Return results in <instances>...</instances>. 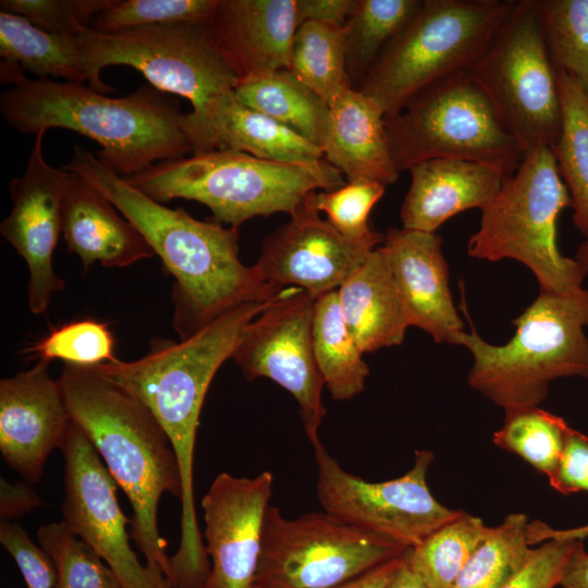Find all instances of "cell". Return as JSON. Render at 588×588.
<instances>
[{
	"instance_id": "obj_8",
	"label": "cell",
	"mask_w": 588,
	"mask_h": 588,
	"mask_svg": "<svg viewBox=\"0 0 588 588\" xmlns=\"http://www.w3.org/2000/svg\"><path fill=\"white\" fill-rule=\"evenodd\" d=\"M571 207L550 147L526 152L517 170L502 180L495 197L481 210L467 254L491 262L514 259L532 271L539 291L572 295L580 292L587 273L575 258L561 254L558 218Z\"/></svg>"
},
{
	"instance_id": "obj_21",
	"label": "cell",
	"mask_w": 588,
	"mask_h": 588,
	"mask_svg": "<svg viewBox=\"0 0 588 588\" xmlns=\"http://www.w3.org/2000/svg\"><path fill=\"white\" fill-rule=\"evenodd\" d=\"M208 29L238 78L289 68L296 0H217Z\"/></svg>"
},
{
	"instance_id": "obj_23",
	"label": "cell",
	"mask_w": 588,
	"mask_h": 588,
	"mask_svg": "<svg viewBox=\"0 0 588 588\" xmlns=\"http://www.w3.org/2000/svg\"><path fill=\"white\" fill-rule=\"evenodd\" d=\"M400 210L402 228L436 232L450 218L482 210L498 194L504 175L479 162L437 158L413 166Z\"/></svg>"
},
{
	"instance_id": "obj_37",
	"label": "cell",
	"mask_w": 588,
	"mask_h": 588,
	"mask_svg": "<svg viewBox=\"0 0 588 588\" xmlns=\"http://www.w3.org/2000/svg\"><path fill=\"white\" fill-rule=\"evenodd\" d=\"M57 569L54 588H121L110 566L62 520L37 530Z\"/></svg>"
},
{
	"instance_id": "obj_46",
	"label": "cell",
	"mask_w": 588,
	"mask_h": 588,
	"mask_svg": "<svg viewBox=\"0 0 588 588\" xmlns=\"http://www.w3.org/2000/svg\"><path fill=\"white\" fill-rule=\"evenodd\" d=\"M299 26L306 22L343 26L354 0H296Z\"/></svg>"
},
{
	"instance_id": "obj_50",
	"label": "cell",
	"mask_w": 588,
	"mask_h": 588,
	"mask_svg": "<svg viewBox=\"0 0 588 588\" xmlns=\"http://www.w3.org/2000/svg\"><path fill=\"white\" fill-rule=\"evenodd\" d=\"M408 554V553H407ZM387 588H429L407 565V559Z\"/></svg>"
},
{
	"instance_id": "obj_43",
	"label": "cell",
	"mask_w": 588,
	"mask_h": 588,
	"mask_svg": "<svg viewBox=\"0 0 588 588\" xmlns=\"http://www.w3.org/2000/svg\"><path fill=\"white\" fill-rule=\"evenodd\" d=\"M580 540L551 539L532 551L518 573L501 588H555Z\"/></svg>"
},
{
	"instance_id": "obj_22",
	"label": "cell",
	"mask_w": 588,
	"mask_h": 588,
	"mask_svg": "<svg viewBox=\"0 0 588 588\" xmlns=\"http://www.w3.org/2000/svg\"><path fill=\"white\" fill-rule=\"evenodd\" d=\"M184 131L193 154L233 150L282 162L324 159L321 147L241 102L234 90L185 113Z\"/></svg>"
},
{
	"instance_id": "obj_48",
	"label": "cell",
	"mask_w": 588,
	"mask_h": 588,
	"mask_svg": "<svg viewBox=\"0 0 588 588\" xmlns=\"http://www.w3.org/2000/svg\"><path fill=\"white\" fill-rule=\"evenodd\" d=\"M560 586L562 588H588V552L583 540L572 552Z\"/></svg>"
},
{
	"instance_id": "obj_15",
	"label": "cell",
	"mask_w": 588,
	"mask_h": 588,
	"mask_svg": "<svg viewBox=\"0 0 588 588\" xmlns=\"http://www.w3.org/2000/svg\"><path fill=\"white\" fill-rule=\"evenodd\" d=\"M60 451L64 458L63 522L110 566L121 588H171L163 575L139 562L126 529L132 519L117 498L118 483L72 421Z\"/></svg>"
},
{
	"instance_id": "obj_25",
	"label": "cell",
	"mask_w": 588,
	"mask_h": 588,
	"mask_svg": "<svg viewBox=\"0 0 588 588\" xmlns=\"http://www.w3.org/2000/svg\"><path fill=\"white\" fill-rule=\"evenodd\" d=\"M322 150L324 159L346 181L371 180L384 186L400 175L396 170L380 106L360 90L348 87L329 103Z\"/></svg>"
},
{
	"instance_id": "obj_24",
	"label": "cell",
	"mask_w": 588,
	"mask_h": 588,
	"mask_svg": "<svg viewBox=\"0 0 588 588\" xmlns=\"http://www.w3.org/2000/svg\"><path fill=\"white\" fill-rule=\"evenodd\" d=\"M71 173L63 203L62 235L85 269L95 262L105 268H124L156 256L140 232L118 213L109 199Z\"/></svg>"
},
{
	"instance_id": "obj_7",
	"label": "cell",
	"mask_w": 588,
	"mask_h": 588,
	"mask_svg": "<svg viewBox=\"0 0 588 588\" xmlns=\"http://www.w3.org/2000/svg\"><path fill=\"white\" fill-rule=\"evenodd\" d=\"M516 1L424 0L356 88L385 117L427 88L468 72Z\"/></svg>"
},
{
	"instance_id": "obj_4",
	"label": "cell",
	"mask_w": 588,
	"mask_h": 588,
	"mask_svg": "<svg viewBox=\"0 0 588 588\" xmlns=\"http://www.w3.org/2000/svg\"><path fill=\"white\" fill-rule=\"evenodd\" d=\"M272 299L242 304L177 343L159 341L136 360L95 366L102 377L139 399L166 431L180 467V530L186 537L200 530L194 500V454L208 388L221 365L232 358L245 327Z\"/></svg>"
},
{
	"instance_id": "obj_41",
	"label": "cell",
	"mask_w": 588,
	"mask_h": 588,
	"mask_svg": "<svg viewBox=\"0 0 588 588\" xmlns=\"http://www.w3.org/2000/svg\"><path fill=\"white\" fill-rule=\"evenodd\" d=\"M115 0H1V10L27 19L57 35L76 37L91 27L94 19Z\"/></svg>"
},
{
	"instance_id": "obj_5",
	"label": "cell",
	"mask_w": 588,
	"mask_h": 588,
	"mask_svg": "<svg viewBox=\"0 0 588 588\" xmlns=\"http://www.w3.org/2000/svg\"><path fill=\"white\" fill-rule=\"evenodd\" d=\"M124 179L160 203L176 198L198 201L217 220L236 229L258 216L292 215L311 192L332 191L346 183L326 159L282 162L233 150L162 161Z\"/></svg>"
},
{
	"instance_id": "obj_38",
	"label": "cell",
	"mask_w": 588,
	"mask_h": 588,
	"mask_svg": "<svg viewBox=\"0 0 588 588\" xmlns=\"http://www.w3.org/2000/svg\"><path fill=\"white\" fill-rule=\"evenodd\" d=\"M114 348L115 339L108 323L84 318L51 329L24 353L37 362L61 359L64 364L98 366L118 359Z\"/></svg>"
},
{
	"instance_id": "obj_9",
	"label": "cell",
	"mask_w": 588,
	"mask_h": 588,
	"mask_svg": "<svg viewBox=\"0 0 588 588\" xmlns=\"http://www.w3.org/2000/svg\"><path fill=\"white\" fill-rule=\"evenodd\" d=\"M399 172L437 158L487 164L514 173L525 151L505 128L492 103L468 72L438 83L384 118Z\"/></svg>"
},
{
	"instance_id": "obj_27",
	"label": "cell",
	"mask_w": 588,
	"mask_h": 588,
	"mask_svg": "<svg viewBox=\"0 0 588 588\" xmlns=\"http://www.w3.org/2000/svg\"><path fill=\"white\" fill-rule=\"evenodd\" d=\"M237 99L322 148L329 105L299 81L290 70L238 81Z\"/></svg>"
},
{
	"instance_id": "obj_32",
	"label": "cell",
	"mask_w": 588,
	"mask_h": 588,
	"mask_svg": "<svg viewBox=\"0 0 588 588\" xmlns=\"http://www.w3.org/2000/svg\"><path fill=\"white\" fill-rule=\"evenodd\" d=\"M287 70L328 105L341 91L353 87L346 69L342 26L322 22L302 24L292 42Z\"/></svg>"
},
{
	"instance_id": "obj_13",
	"label": "cell",
	"mask_w": 588,
	"mask_h": 588,
	"mask_svg": "<svg viewBox=\"0 0 588 588\" xmlns=\"http://www.w3.org/2000/svg\"><path fill=\"white\" fill-rule=\"evenodd\" d=\"M311 445L318 500L324 512L346 524L413 549L461 513L437 501L428 488L431 451H416L413 467L403 476L369 482L343 469L320 439Z\"/></svg>"
},
{
	"instance_id": "obj_40",
	"label": "cell",
	"mask_w": 588,
	"mask_h": 588,
	"mask_svg": "<svg viewBox=\"0 0 588 588\" xmlns=\"http://www.w3.org/2000/svg\"><path fill=\"white\" fill-rule=\"evenodd\" d=\"M217 0H115L93 21L91 28L111 33L130 28L206 24Z\"/></svg>"
},
{
	"instance_id": "obj_47",
	"label": "cell",
	"mask_w": 588,
	"mask_h": 588,
	"mask_svg": "<svg viewBox=\"0 0 588 588\" xmlns=\"http://www.w3.org/2000/svg\"><path fill=\"white\" fill-rule=\"evenodd\" d=\"M408 551L334 588H387L404 565Z\"/></svg>"
},
{
	"instance_id": "obj_49",
	"label": "cell",
	"mask_w": 588,
	"mask_h": 588,
	"mask_svg": "<svg viewBox=\"0 0 588 588\" xmlns=\"http://www.w3.org/2000/svg\"><path fill=\"white\" fill-rule=\"evenodd\" d=\"M587 536L588 524L572 529H553L540 520H535L527 525V540L530 546L551 539L584 540Z\"/></svg>"
},
{
	"instance_id": "obj_11",
	"label": "cell",
	"mask_w": 588,
	"mask_h": 588,
	"mask_svg": "<svg viewBox=\"0 0 588 588\" xmlns=\"http://www.w3.org/2000/svg\"><path fill=\"white\" fill-rule=\"evenodd\" d=\"M468 74L525 155L558 142L562 107L536 0H520Z\"/></svg>"
},
{
	"instance_id": "obj_18",
	"label": "cell",
	"mask_w": 588,
	"mask_h": 588,
	"mask_svg": "<svg viewBox=\"0 0 588 588\" xmlns=\"http://www.w3.org/2000/svg\"><path fill=\"white\" fill-rule=\"evenodd\" d=\"M273 476L220 473L201 499L210 572L204 588H256L262 527Z\"/></svg>"
},
{
	"instance_id": "obj_31",
	"label": "cell",
	"mask_w": 588,
	"mask_h": 588,
	"mask_svg": "<svg viewBox=\"0 0 588 588\" xmlns=\"http://www.w3.org/2000/svg\"><path fill=\"white\" fill-rule=\"evenodd\" d=\"M421 4L422 0H354L342 26L346 69L353 87L354 83L359 86L382 50Z\"/></svg>"
},
{
	"instance_id": "obj_51",
	"label": "cell",
	"mask_w": 588,
	"mask_h": 588,
	"mask_svg": "<svg viewBox=\"0 0 588 588\" xmlns=\"http://www.w3.org/2000/svg\"><path fill=\"white\" fill-rule=\"evenodd\" d=\"M575 259L588 274V241L585 240L577 248Z\"/></svg>"
},
{
	"instance_id": "obj_3",
	"label": "cell",
	"mask_w": 588,
	"mask_h": 588,
	"mask_svg": "<svg viewBox=\"0 0 588 588\" xmlns=\"http://www.w3.org/2000/svg\"><path fill=\"white\" fill-rule=\"evenodd\" d=\"M58 380L71 421L128 498L130 535L145 565L167 578L170 556L159 532L158 506L164 493L180 501L182 481L166 431L139 399L102 377L95 366L64 364Z\"/></svg>"
},
{
	"instance_id": "obj_36",
	"label": "cell",
	"mask_w": 588,
	"mask_h": 588,
	"mask_svg": "<svg viewBox=\"0 0 588 588\" xmlns=\"http://www.w3.org/2000/svg\"><path fill=\"white\" fill-rule=\"evenodd\" d=\"M544 42L555 70L588 97V0H536Z\"/></svg>"
},
{
	"instance_id": "obj_6",
	"label": "cell",
	"mask_w": 588,
	"mask_h": 588,
	"mask_svg": "<svg viewBox=\"0 0 588 588\" xmlns=\"http://www.w3.org/2000/svg\"><path fill=\"white\" fill-rule=\"evenodd\" d=\"M515 333L502 345L485 341L471 327L460 331L453 345L474 357L468 384L504 409L538 406L552 381L588 379V290L572 295L539 291L513 320Z\"/></svg>"
},
{
	"instance_id": "obj_33",
	"label": "cell",
	"mask_w": 588,
	"mask_h": 588,
	"mask_svg": "<svg viewBox=\"0 0 588 588\" xmlns=\"http://www.w3.org/2000/svg\"><path fill=\"white\" fill-rule=\"evenodd\" d=\"M489 529L479 517L461 511L409 549L407 565L429 588H450Z\"/></svg>"
},
{
	"instance_id": "obj_2",
	"label": "cell",
	"mask_w": 588,
	"mask_h": 588,
	"mask_svg": "<svg viewBox=\"0 0 588 588\" xmlns=\"http://www.w3.org/2000/svg\"><path fill=\"white\" fill-rule=\"evenodd\" d=\"M0 113L22 134L66 128L98 143L97 158L126 177L193 154L177 101L151 85L108 97L89 86L29 79L17 65L1 62Z\"/></svg>"
},
{
	"instance_id": "obj_12",
	"label": "cell",
	"mask_w": 588,
	"mask_h": 588,
	"mask_svg": "<svg viewBox=\"0 0 588 588\" xmlns=\"http://www.w3.org/2000/svg\"><path fill=\"white\" fill-rule=\"evenodd\" d=\"M408 550L327 512L289 519L269 505L256 588H334Z\"/></svg>"
},
{
	"instance_id": "obj_10",
	"label": "cell",
	"mask_w": 588,
	"mask_h": 588,
	"mask_svg": "<svg viewBox=\"0 0 588 588\" xmlns=\"http://www.w3.org/2000/svg\"><path fill=\"white\" fill-rule=\"evenodd\" d=\"M89 87L112 93L100 75L125 65L140 72L156 89L174 94L200 111L216 97L234 90L240 78L206 24L159 25L105 33L91 27L75 37Z\"/></svg>"
},
{
	"instance_id": "obj_20",
	"label": "cell",
	"mask_w": 588,
	"mask_h": 588,
	"mask_svg": "<svg viewBox=\"0 0 588 588\" xmlns=\"http://www.w3.org/2000/svg\"><path fill=\"white\" fill-rule=\"evenodd\" d=\"M382 246L411 327L426 331L437 343L453 344L464 323L451 294L441 236L391 228Z\"/></svg>"
},
{
	"instance_id": "obj_17",
	"label": "cell",
	"mask_w": 588,
	"mask_h": 588,
	"mask_svg": "<svg viewBox=\"0 0 588 588\" xmlns=\"http://www.w3.org/2000/svg\"><path fill=\"white\" fill-rule=\"evenodd\" d=\"M316 193L308 194L290 220L266 238L255 264L271 285L299 287L314 298L338 290L377 248L347 240L322 219Z\"/></svg>"
},
{
	"instance_id": "obj_44",
	"label": "cell",
	"mask_w": 588,
	"mask_h": 588,
	"mask_svg": "<svg viewBox=\"0 0 588 588\" xmlns=\"http://www.w3.org/2000/svg\"><path fill=\"white\" fill-rule=\"evenodd\" d=\"M549 483L564 495L579 491L588 492V437L586 434L567 427L563 452Z\"/></svg>"
},
{
	"instance_id": "obj_30",
	"label": "cell",
	"mask_w": 588,
	"mask_h": 588,
	"mask_svg": "<svg viewBox=\"0 0 588 588\" xmlns=\"http://www.w3.org/2000/svg\"><path fill=\"white\" fill-rule=\"evenodd\" d=\"M562 130L551 147L573 209V222L588 241V97L566 73L555 70Z\"/></svg>"
},
{
	"instance_id": "obj_39",
	"label": "cell",
	"mask_w": 588,
	"mask_h": 588,
	"mask_svg": "<svg viewBox=\"0 0 588 588\" xmlns=\"http://www.w3.org/2000/svg\"><path fill=\"white\" fill-rule=\"evenodd\" d=\"M385 186L371 180H352L332 191L317 192L316 207L347 240L371 247L381 246L384 234L369 225V213L383 196Z\"/></svg>"
},
{
	"instance_id": "obj_16",
	"label": "cell",
	"mask_w": 588,
	"mask_h": 588,
	"mask_svg": "<svg viewBox=\"0 0 588 588\" xmlns=\"http://www.w3.org/2000/svg\"><path fill=\"white\" fill-rule=\"evenodd\" d=\"M46 131L35 136L26 169L10 182L12 208L0 224L1 235L28 269V308L45 314L52 294L64 289L53 270V253L62 234V211L71 171L49 164L42 152Z\"/></svg>"
},
{
	"instance_id": "obj_26",
	"label": "cell",
	"mask_w": 588,
	"mask_h": 588,
	"mask_svg": "<svg viewBox=\"0 0 588 588\" xmlns=\"http://www.w3.org/2000/svg\"><path fill=\"white\" fill-rule=\"evenodd\" d=\"M336 293L344 321L364 354L402 344L411 323L382 245Z\"/></svg>"
},
{
	"instance_id": "obj_1",
	"label": "cell",
	"mask_w": 588,
	"mask_h": 588,
	"mask_svg": "<svg viewBox=\"0 0 588 588\" xmlns=\"http://www.w3.org/2000/svg\"><path fill=\"white\" fill-rule=\"evenodd\" d=\"M64 168L109 199L175 278L173 326L181 340L242 304L267 302L284 290L268 283L255 265L240 260L236 228L162 205L78 145Z\"/></svg>"
},
{
	"instance_id": "obj_14",
	"label": "cell",
	"mask_w": 588,
	"mask_h": 588,
	"mask_svg": "<svg viewBox=\"0 0 588 588\" xmlns=\"http://www.w3.org/2000/svg\"><path fill=\"white\" fill-rule=\"evenodd\" d=\"M315 301L303 289L285 287L245 327L232 355L247 380L268 378L293 395L310 443L320 439L327 413L313 345Z\"/></svg>"
},
{
	"instance_id": "obj_42",
	"label": "cell",
	"mask_w": 588,
	"mask_h": 588,
	"mask_svg": "<svg viewBox=\"0 0 588 588\" xmlns=\"http://www.w3.org/2000/svg\"><path fill=\"white\" fill-rule=\"evenodd\" d=\"M0 542L14 560L26 588H54L57 569L52 559L21 525L1 520Z\"/></svg>"
},
{
	"instance_id": "obj_19",
	"label": "cell",
	"mask_w": 588,
	"mask_h": 588,
	"mask_svg": "<svg viewBox=\"0 0 588 588\" xmlns=\"http://www.w3.org/2000/svg\"><path fill=\"white\" fill-rule=\"evenodd\" d=\"M49 363L0 381V452L4 463L28 483H37L44 466L61 448L71 417L59 380Z\"/></svg>"
},
{
	"instance_id": "obj_28",
	"label": "cell",
	"mask_w": 588,
	"mask_h": 588,
	"mask_svg": "<svg viewBox=\"0 0 588 588\" xmlns=\"http://www.w3.org/2000/svg\"><path fill=\"white\" fill-rule=\"evenodd\" d=\"M0 56L3 62L17 65L39 79L87 82L75 37L46 32L27 19L3 10L0 11Z\"/></svg>"
},
{
	"instance_id": "obj_34",
	"label": "cell",
	"mask_w": 588,
	"mask_h": 588,
	"mask_svg": "<svg viewBox=\"0 0 588 588\" xmlns=\"http://www.w3.org/2000/svg\"><path fill=\"white\" fill-rule=\"evenodd\" d=\"M527 516L511 513L488 534L467 560L450 588H501L528 560Z\"/></svg>"
},
{
	"instance_id": "obj_35",
	"label": "cell",
	"mask_w": 588,
	"mask_h": 588,
	"mask_svg": "<svg viewBox=\"0 0 588 588\" xmlns=\"http://www.w3.org/2000/svg\"><path fill=\"white\" fill-rule=\"evenodd\" d=\"M502 427L493 443L518 455L550 479L561 458L567 422L538 406L504 409Z\"/></svg>"
},
{
	"instance_id": "obj_45",
	"label": "cell",
	"mask_w": 588,
	"mask_h": 588,
	"mask_svg": "<svg viewBox=\"0 0 588 588\" xmlns=\"http://www.w3.org/2000/svg\"><path fill=\"white\" fill-rule=\"evenodd\" d=\"M27 481L9 482L0 479V517L1 520L21 518L42 504L40 495Z\"/></svg>"
},
{
	"instance_id": "obj_29",
	"label": "cell",
	"mask_w": 588,
	"mask_h": 588,
	"mask_svg": "<svg viewBox=\"0 0 588 588\" xmlns=\"http://www.w3.org/2000/svg\"><path fill=\"white\" fill-rule=\"evenodd\" d=\"M313 345L324 385L334 400H351L365 389L369 367L344 321L336 290L315 301Z\"/></svg>"
}]
</instances>
